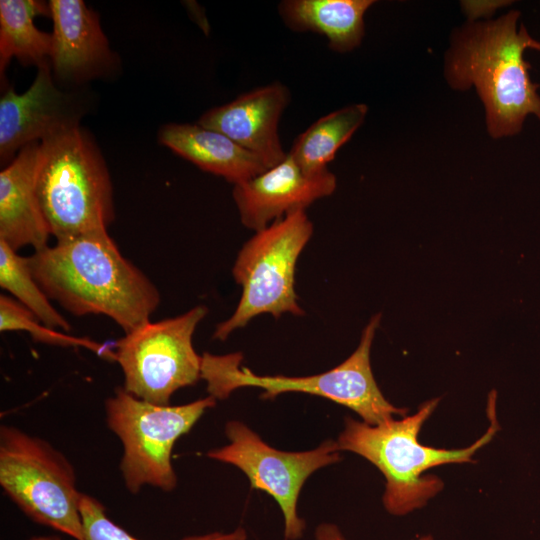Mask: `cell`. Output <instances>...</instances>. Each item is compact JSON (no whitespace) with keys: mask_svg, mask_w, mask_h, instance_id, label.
<instances>
[{"mask_svg":"<svg viewBox=\"0 0 540 540\" xmlns=\"http://www.w3.org/2000/svg\"><path fill=\"white\" fill-rule=\"evenodd\" d=\"M29 540H62L59 536L56 535H42V536H34L31 537Z\"/></svg>","mask_w":540,"mask_h":540,"instance_id":"24","label":"cell"},{"mask_svg":"<svg viewBox=\"0 0 540 540\" xmlns=\"http://www.w3.org/2000/svg\"><path fill=\"white\" fill-rule=\"evenodd\" d=\"M372 4V0H285L278 10L290 29L323 34L331 50L345 53L360 45L364 15Z\"/></svg>","mask_w":540,"mask_h":540,"instance_id":"17","label":"cell"},{"mask_svg":"<svg viewBox=\"0 0 540 540\" xmlns=\"http://www.w3.org/2000/svg\"><path fill=\"white\" fill-rule=\"evenodd\" d=\"M0 485L32 521L84 540L75 470L46 440L2 425Z\"/></svg>","mask_w":540,"mask_h":540,"instance_id":"7","label":"cell"},{"mask_svg":"<svg viewBox=\"0 0 540 540\" xmlns=\"http://www.w3.org/2000/svg\"><path fill=\"white\" fill-rule=\"evenodd\" d=\"M215 404L209 395L184 405H158L116 388L105 401L106 423L122 443L120 470L130 493L145 485L163 491L176 487L175 442Z\"/></svg>","mask_w":540,"mask_h":540,"instance_id":"8","label":"cell"},{"mask_svg":"<svg viewBox=\"0 0 540 540\" xmlns=\"http://www.w3.org/2000/svg\"><path fill=\"white\" fill-rule=\"evenodd\" d=\"M80 512L84 528V540H139L106 514L105 507L96 498L83 494L80 498ZM243 528L229 533L213 532L204 535L189 536L182 540H246Z\"/></svg>","mask_w":540,"mask_h":540,"instance_id":"22","label":"cell"},{"mask_svg":"<svg viewBox=\"0 0 540 540\" xmlns=\"http://www.w3.org/2000/svg\"><path fill=\"white\" fill-rule=\"evenodd\" d=\"M225 433L229 444L210 450L207 456L236 466L248 477L252 488L275 499L283 513L287 540L302 537L305 522L297 514L299 493L313 472L341 459L337 442L326 440L312 450L286 452L266 444L240 421L227 422Z\"/></svg>","mask_w":540,"mask_h":540,"instance_id":"10","label":"cell"},{"mask_svg":"<svg viewBox=\"0 0 540 540\" xmlns=\"http://www.w3.org/2000/svg\"><path fill=\"white\" fill-rule=\"evenodd\" d=\"M335 175L329 170L319 175L305 174L292 156L265 172L233 188V199L242 224L255 232L275 220L305 210L336 189Z\"/></svg>","mask_w":540,"mask_h":540,"instance_id":"12","label":"cell"},{"mask_svg":"<svg viewBox=\"0 0 540 540\" xmlns=\"http://www.w3.org/2000/svg\"><path fill=\"white\" fill-rule=\"evenodd\" d=\"M53 21L49 64L54 79L80 83L114 67L115 57L98 15L81 0H51Z\"/></svg>","mask_w":540,"mask_h":540,"instance_id":"14","label":"cell"},{"mask_svg":"<svg viewBox=\"0 0 540 540\" xmlns=\"http://www.w3.org/2000/svg\"><path fill=\"white\" fill-rule=\"evenodd\" d=\"M290 101L288 88L274 82L241 94L233 101L211 108L198 124L216 130L274 167L287 157L278 124Z\"/></svg>","mask_w":540,"mask_h":540,"instance_id":"13","label":"cell"},{"mask_svg":"<svg viewBox=\"0 0 540 540\" xmlns=\"http://www.w3.org/2000/svg\"><path fill=\"white\" fill-rule=\"evenodd\" d=\"M440 399L424 402L413 415L394 418L376 425L347 417L336 441L340 451H350L375 465L386 479L382 497L388 513L403 516L422 508L443 489L436 475H423L436 466L474 463L473 455L488 444L499 425L496 419V392L489 395L487 414L490 426L472 445L461 449L434 448L423 445L418 434Z\"/></svg>","mask_w":540,"mask_h":540,"instance_id":"3","label":"cell"},{"mask_svg":"<svg viewBox=\"0 0 540 540\" xmlns=\"http://www.w3.org/2000/svg\"><path fill=\"white\" fill-rule=\"evenodd\" d=\"M0 331H26L34 341L59 346L85 347L115 361L114 351L86 337H77L43 324L30 310L6 295H0Z\"/></svg>","mask_w":540,"mask_h":540,"instance_id":"21","label":"cell"},{"mask_svg":"<svg viewBox=\"0 0 540 540\" xmlns=\"http://www.w3.org/2000/svg\"><path fill=\"white\" fill-rule=\"evenodd\" d=\"M40 142L31 143L0 172V240L15 251L47 246L51 235L37 194Z\"/></svg>","mask_w":540,"mask_h":540,"instance_id":"15","label":"cell"},{"mask_svg":"<svg viewBox=\"0 0 540 540\" xmlns=\"http://www.w3.org/2000/svg\"><path fill=\"white\" fill-rule=\"evenodd\" d=\"M50 16L49 4L35 0L0 1V72L16 57L40 67L49 63L52 35L34 24L37 15Z\"/></svg>","mask_w":540,"mask_h":540,"instance_id":"18","label":"cell"},{"mask_svg":"<svg viewBox=\"0 0 540 540\" xmlns=\"http://www.w3.org/2000/svg\"><path fill=\"white\" fill-rule=\"evenodd\" d=\"M313 234L305 210L275 220L255 232L240 249L232 268L242 294L234 313L219 323L213 338L224 341L260 314L278 319L284 313L301 316L295 292L297 260Z\"/></svg>","mask_w":540,"mask_h":540,"instance_id":"6","label":"cell"},{"mask_svg":"<svg viewBox=\"0 0 540 540\" xmlns=\"http://www.w3.org/2000/svg\"><path fill=\"white\" fill-rule=\"evenodd\" d=\"M381 313L374 315L362 332L356 350L333 369L310 376L257 375L241 366V353L202 355L201 379L216 400L226 399L243 387H256L264 392L263 399H273L281 393L302 392L325 397L356 412L363 422L376 425L406 416L408 409L389 403L381 393L371 370L370 350Z\"/></svg>","mask_w":540,"mask_h":540,"instance_id":"5","label":"cell"},{"mask_svg":"<svg viewBox=\"0 0 540 540\" xmlns=\"http://www.w3.org/2000/svg\"><path fill=\"white\" fill-rule=\"evenodd\" d=\"M208 313L198 305L176 317L144 322L116 341L115 361L131 395L158 405L201 379L202 356L195 351L193 334Z\"/></svg>","mask_w":540,"mask_h":540,"instance_id":"9","label":"cell"},{"mask_svg":"<svg viewBox=\"0 0 540 540\" xmlns=\"http://www.w3.org/2000/svg\"><path fill=\"white\" fill-rule=\"evenodd\" d=\"M520 12L510 11L496 20L471 21L453 36L446 54L445 77L456 90L471 86L484 104L486 126L493 138L519 133L527 116L540 120L539 85L532 82L526 49L540 51Z\"/></svg>","mask_w":540,"mask_h":540,"instance_id":"2","label":"cell"},{"mask_svg":"<svg viewBox=\"0 0 540 540\" xmlns=\"http://www.w3.org/2000/svg\"><path fill=\"white\" fill-rule=\"evenodd\" d=\"M49 63L38 67L31 86L18 94L10 87L0 98V159H13L25 146L79 125L80 108L56 85Z\"/></svg>","mask_w":540,"mask_h":540,"instance_id":"11","label":"cell"},{"mask_svg":"<svg viewBox=\"0 0 540 540\" xmlns=\"http://www.w3.org/2000/svg\"><path fill=\"white\" fill-rule=\"evenodd\" d=\"M28 262L50 300L75 316H107L125 333L150 320L160 303L157 287L108 231L56 240L34 250Z\"/></svg>","mask_w":540,"mask_h":540,"instance_id":"1","label":"cell"},{"mask_svg":"<svg viewBox=\"0 0 540 540\" xmlns=\"http://www.w3.org/2000/svg\"><path fill=\"white\" fill-rule=\"evenodd\" d=\"M315 540H347L340 529L329 523L319 525L315 530Z\"/></svg>","mask_w":540,"mask_h":540,"instance_id":"23","label":"cell"},{"mask_svg":"<svg viewBox=\"0 0 540 540\" xmlns=\"http://www.w3.org/2000/svg\"><path fill=\"white\" fill-rule=\"evenodd\" d=\"M37 194L56 240L107 231L114 219L110 175L99 148L80 125L40 142Z\"/></svg>","mask_w":540,"mask_h":540,"instance_id":"4","label":"cell"},{"mask_svg":"<svg viewBox=\"0 0 540 540\" xmlns=\"http://www.w3.org/2000/svg\"><path fill=\"white\" fill-rule=\"evenodd\" d=\"M0 286L43 324L65 332L71 330L70 323L53 307L36 281L28 257L20 256L3 240H0Z\"/></svg>","mask_w":540,"mask_h":540,"instance_id":"20","label":"cell"},{"mask_svg":"<svg viewBox=\"0 0 540 540\" xmlns=\"http://www.w3.org/2000/svg\"><path fill=\"white\" fill-rule=\"evenodd\" d=\"M367 112L366 104L357 103L319 118L295 139L288 153L307 175L328 171V163L362 125Z\"/></svg>","mask_w":540,"mask_h":540,"instance_id":"19","label":"cell"},{"mask_svg":"<svg viewBox=\"0 0 540 540\" xmlns=\"http://www.w3.org/2000/svg\"><path fill=\"white\" fill-rule=\"evenodd\" d=\"M158 137L161 144L179 156L234 185L268 169L255 154L226 135L198 123L166 124L160 129Z\"/></svg>","mask_w":540,"mask_h":540,"instance_id":"16","label":"cell"},{"mask_svg":"<svg viewBox=\"0 0 540 540\" xmlns=\"http://www.w3.org/2000/svg\"><path fill=\"white\" fill-rule=\"evenodd\" d=\"M415 540H435V539L431 535H424V536H420L419 538H417Z\"/></svg>","mask_w":540,"mask_h":540,"instance_id":"25","label":"cell"}]
</instances>
